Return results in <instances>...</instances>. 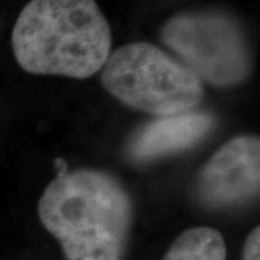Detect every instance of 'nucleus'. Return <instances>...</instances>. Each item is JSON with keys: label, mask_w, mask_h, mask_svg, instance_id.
Listing matches in <instances>:
<instances>
[{"label": "nucleus", "mask_w": 260, "mask_h": 260, "mask_svg": "<svg viewBox=\"0 0 260 260\" xmlns=\"http://www.w3.org/2000/svg\"><path fill=\"white\" fill-rule=\"evenodd\" d=\"M67 260H121L130 223L129 194L112 175L78 169L56 177L38 203Z\"/></svg>", "instance_id": "1"}, {"label": "nucleus", "mask_w": 260, "mask_h": 260, "mask_svg": "<svg viewBox=\"0 0 260 260\" xmlns=\"http://www.w3.org/2000/svg\"><path fill=\"white\" fill-rule=\"evenodd\" d=\"M18 64L30 74L88 78L112 49V30L94 0H30L12 32Z\"/></svg>", "instance_id": "2"}, {"label": "nucleus", "mask_w": 260, "mask_h": 260, "mask_svg": "<svg viewBox=\"0 0 260 260\" xmlns=\"http://www.w3.org/2000/svg\"><path fill=\"white\" fill-rule=\"evenodd\" d=\"M104 88L119 102L160 117L194 112L203 81L167 52L146 42L123 45L102 68Z\"/></svg>", "instance_id": "3"}, {"label": "nucleus", "mask_w": 260, "mask_h": 260, "mask_svg": "<svg viewBox=\"0 0 260 260\" xmlns=\"http://www.w3.org/2000/svg\"><path fill=\"white\" fill-rule=\"evenodd\" d=\"M162 39L201 81L214 87L242 83L251 68L242 30L220 13H185L172 18Z\"/></svg>", "instance_id": "4"}, {"label": "nucleus", "mask_w": 260, "mask_h": 260, "mask_svg": "<svg viewBox=\"0 0 260 260\" xmlns=\"http://www.w3.org/2000/svg\"><path fill=\"white\" fill-rule=\"evenodd\" d=\"M260 140L244 135L233 138L201 169L197 192L210 207L240 205L259 195Z\"/></svg>", "instance_id": "5"}, {"label": "nucleus", "mask_w": 260, "mask_h": 260, "mask_svg": "<svg viewBox=\"0 0 260 260\" xmlns=\"http://www.w3.org/2000/svg\"><path fill=\"white\" fill-rule=\"evenodd\" d=\"M210 113L188 112L160 117L136 132L129 143V156L135 160H150L191 148L215 127Z\"/></svg>", "instance_id": "6"}, {"label": "nucleus", "mask_w": 260, "mask_h": 260, "mask_svg": "<svg viewBox=\"0 0 260 260\" xmlns=\"http://www.w3.org/2000/svg\"><path fill=\"white\" fill-rule=\"evenodd\" d=\"M227 247L221 233L210 227H194L181 233L164 260H225Z\"/></svg>", "instance_id": "7"}, {"label": "nucleus", "mask_w": 260, "mask_h": 260, "mask_svg": "<svg viewBox=\"0 0 260 260\" xmlns=\"http://www.w3.org/2000/svg\"><path fill=\"white\" fill-rule=\"evenodd\" d=\"M243 260H260V229L256 227L247 236L244 249H243Z\"/></svg>", "instance_id": "8"}]
</instances>
